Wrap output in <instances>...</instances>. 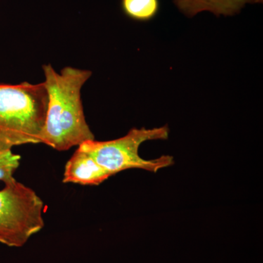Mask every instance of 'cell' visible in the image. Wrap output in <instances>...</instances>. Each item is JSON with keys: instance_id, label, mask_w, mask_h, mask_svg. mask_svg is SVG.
Segmentation results:
<instances>
[{"instance_id": "cell-3", "label": "cell", "mask_w": 263, "mask_h": 263, "mask_svg": "<svg viewBox=\"0 0 263 263\" xmlns=\"http://www.w3.org/2000/svg\"><path fill=\"white\" fill-rule=\"evenodd\" d=\"M167 126L146 129L133 128L126 136L108 141L95 140L81 143L79 148L89 154L100 166L115 176L130 169H141L157 173L174 163L172 156L164 155L154 160H144L139 155L142 143L148 141L167 140Z\"/></svg>"}, {"instance_id": "cell-1", "label": "cell", "mask_w": 263, "mask_h": 263, "mask_svg": "<svg viewBox=\"0 0 263 263\" xmlns=\"http://www.w3.org/2000/svg\"><path fill=\"white\" fill-rule=\"evenodd\" d=\"M43 70L48 105L41 143L63 152L95 140L85 118L81 97L91 71L66 67L59 73L50 64L43 65Z\"/></svg>"}, {"instance_id": "cell-4", "label": "cell", "mask_w": 263, "mask_h": 263, "mask_svg": "<svg viewBox=\"0 0 263 263\" xmlns=\"http://www.w3.org/2000/svg\"><path fill=\"white\" fill-rule=\"evenodd\" d=\"M45 204L32 189L16 180L0 190V243L21 247L44 227Z\"/></svg>"}, {"instance_id": "cell-7", "label": "cell", "mask_w": 263, "mask_h": 263, "mask_svg": "<svg viewBox=\"0 0 263 263\" xmlns=\"http://www.w3.org/2000/svg\"><path fill=\"white\" fill-rule=\"evenodd\" d=\"M123 11L129 18L138 22H148L160 9L159 0H122Z\"/></svg>"}, {"instance_id": "cell-6", "label": "cell", "mask_w": 263, "mask_h": 263, "mask_svg": "<svg viewBox=\"0 0 263 263\" xmlns=\"http://www.w3.org/2000/svg\"><path fill=\"white\" fill-rule=\"evenodd\" d=\"M262 2V0H174L178 9L189 17L205 11L211 12L217 16L233 15L239 13L249 3Z\"/></svg>"}, {"instance_id": "cell-5", "label": "cell", "mask_w": 263, "mask_h": 263, "mask_svg": "<svg viewBox=\"0 0 263 263\" xmlns=\"http://www.w3.org/2000/svg\"><path fill=\"white\" fill-rule=\"evenodd\" d=\"M113 176L86 152L78 148L65 164L63 183L99 185Z\"/></svg>"}, {"instance_id": "cell-2", "label": "cell", "mask_w": 263, "mask_h": 263, "mask_svg": "<svg viewBox=\"0 0 263 263\" xmlns=\"http://www.w3.org/2000/svg\"><path fill=\"white\" fill-rule=\"evenodd\" d=\"M48 105L44 83L0 84V151L41 143Z\"/></svg>"}, {"instance_id": "cell-8", "label": "cell", "mask_w": 263, "mask_h": 263, "mask_svg": "<svg viewBox=\"0 0 263 263\" xmlns=\"http://www.w3.org/2000/svg\"><path fill=\"white\" fill-rule=\"evenodd\" d=\"M21 156L15 155L12 150L0 151V181L4 183L15 180V171L20 165Z\"/></svg>"}]
</instances>
